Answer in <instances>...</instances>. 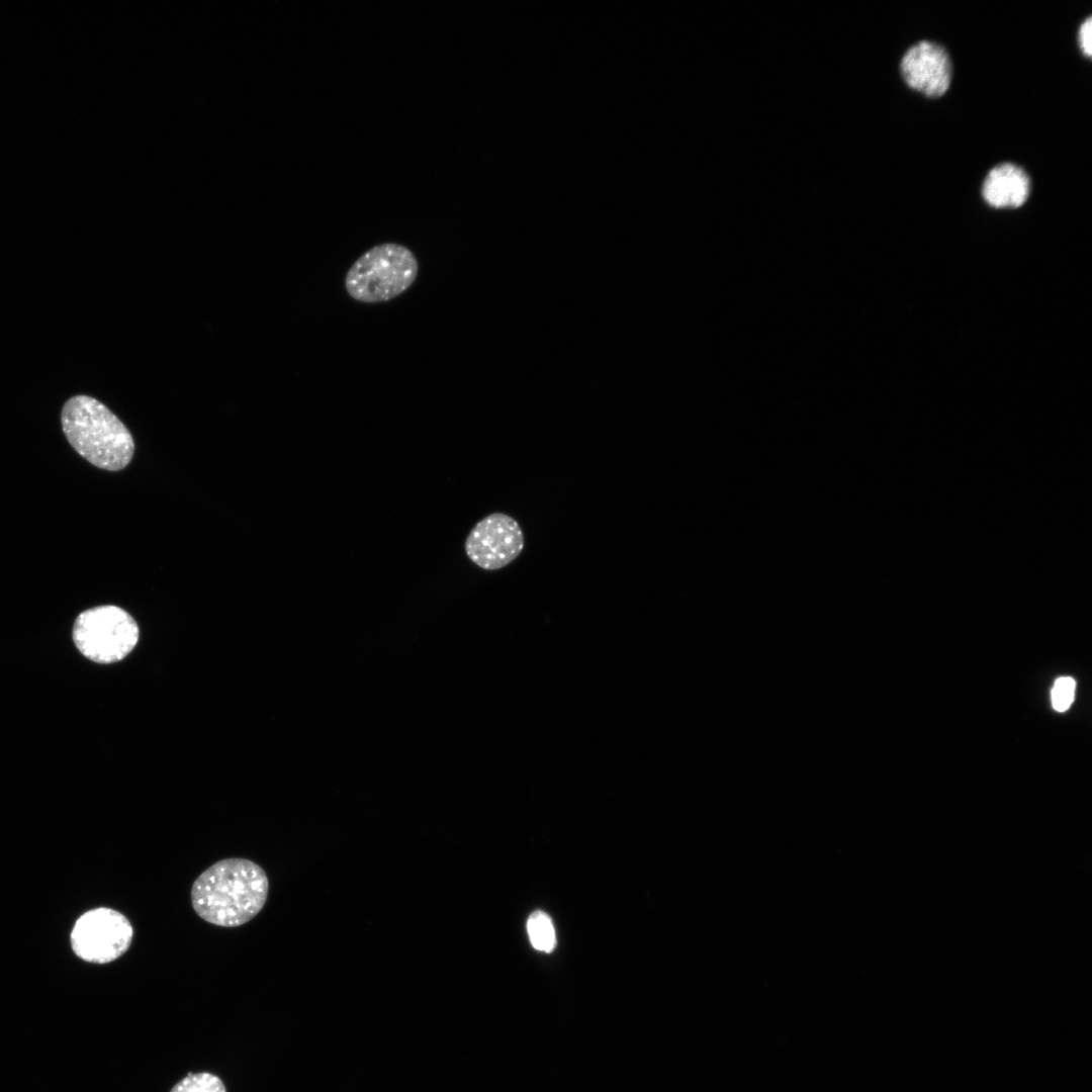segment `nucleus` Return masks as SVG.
<instances>
[{
    "label": "nucleus",
    "instance_id": "1",
    "mask_svg": "<svg viewBox=\"0 0 1092 1092\" xmlns=\"http://www.w3.org/2000/svg\"><path fill=\"white\" fill-rule=\"evenodd\" d=\"M269 883L265 871L241 857L221 859L201 873L191 888V904L204 921L238 927L264 907Z\"/></svg>",
    "mask_w": 1092,
    "mask_h": 1092
},
{
    "label": "nucleus",
    "instance_id": "2",
    "mask_svg": "<svg viewBox=\"0 0 1092 1092\" xmlns=\"http://www.w3.org/2000/svg\"><path fill=\"white\" fill-rule=\"evenodd\" d=\"M61 423L71 446L94 466L117 471L130 462L134 442L129 431L97 399L88 395L69 398Z\"/></svg>",
    "mask_w": 1092,
    "mask_h": 1092
},
{
    "label": "nucleus",
    "instance_id": "3",
    "mask_svg": "<svg viewBox=\"0 0 1092 1092\" xmlns=\"http://www.w3.org/2000/svg\"><path fill=\"white\" fill-rule=\"evenodd\" d=\"M418 261L406 247L385 243L360 256L347 272L345 287L357 301L378 303L403 293L416 280Z\"/></svg>",
    "mask_w": 1092,
    "mask_h": 1092
},
{
    "label": "nucleus",
    "instance_id": "4",
    "mask_svg": "<svg viewBox=\"0 0 1092 1092\" xmlns=\"http://www.w3.org/2000/svg\"><path fill=\"white\" fill-rule=\"evenodd\" d=\"M73 640L78 650L98 663L123 659L139 640L134 619L116 606H99L82 612L75 620Z\"/></svg>",
    "mask_w": 1092,
    "mask_h": 1092
},
{
    "label": "nucleus",
    "instance_id": "5",
    "mask_svg": "<svg viewBox=\"0 0 1092 1092\" xmlns=\"http://www.w3.org/2000/svg\"><path fill=\"white\" fill-rule=\"evenodd\" d=\"M132 936L133 928L126 916L112 908L98 907L76 920L70 941L73 951L81 960L107 964L128 950Z\"/></svg>",
    "mask_w": 1092,
    "mask_h": 1092
},
{
    "label": "nucleus",
    "instance_id": "6",
    "mask_svg": "<svg viewBox=\"0 0 1092 1092\" xmlns=\"http://www.w3.org/2000/svg\"><path fill=\"white\" fill-rule=\"evenodd\" d=\"M525 546L519 523L505 513H492L477 522L464 543L467 557L479 568L498 570L512 563Z\"/></svg>",
    "mask_w": 1092,
    "mask_h": 1092
},
{
    "label": "nucleus",
    "instance_id": "7",
    "mask_svg": "<svg viewBox=\"0 0 1092 1092\" xmlns=\"http://www.w3.org/2000/svg\"><path fill=\"white\" fill-rule=\"evenodd\" d=\"M899 73L910 90L936 99L949 90L953 66L948 51L942 44L922 39L904 52L899 62Z\"/></svg>",
    "mask_w": 1092,
    "mask_h": 1092
},
{
    "label": "nucleus",
    "instance_id": "8",
    "mask_svg": "<svg viewBox=\"0 0 1092 1092\" xmlns=\"http://www.w3.org/2000/svg\"><path fill=\"white\" fill-rule=\"evenodd\" d=\"M1031 187V177L1022 166L1001 162L985 175L981 183V196L992 208L1015 209L1028 200Z\"/></svg>",
    "mask_w": 1092,
    "mask_h": 1092
},
{
    "label": "nucleus",
    "instance_id": "9",
    "mask_svg": "<svg viewBox=\"0 0 1092 1092\" xmlns=\"http://www.w3.org/2000/svg\"><path fill=\"white\" fill-rule=\"evenodd\" d=\"M527 930L534 948L544 952H551L554 949L555 929L551 918L545 912H533L528 918Z\"/></svg>",
    "mask_w": 1092,
    "mask_h": 1092
},
{
    "label": "nucleus",
    "instance_id": "10",
    "mask_svg": "<svg viewBox=\"0 0 1092 1092\" xmlns=\"http://www.w3.org/2000/svg\"><path fill=\"white\" fill-rule=\"evenodd\" d=\"M170 1092H226L224 1084L210 1073H188Z\"/></svg>",
    "mask_w": 1092,
    "mask_h": 1092
},
{
    "label": "nucleus",
    "instance_id": "11",
    "mask_svg": "<svg viewBox=\"0 0 1092 1092\" xmlns=\"http://www.w3.org/2000/svg\"><path fill=\"white\" fill-rule=\"evenodd\" d=\"M1075 680L1070 676H1062L1056 679L1051 692L1052 704L1056 711H1066L1074 700Z\"/></svg>",
    "mask_w": 1092,
    "mask_h": 1092
},
{
    "label": "nucleus",
    "instance_id": "12",
    "mask_svg": "<svg viewBox=\"0 0 1092 1092\" xmlns=\"http://www.w3.org/2000/svg\"><path fill=\"white\" fill-rule=\"evenodd\" d=\"M1077 44L1080 53L1086 59L1092 57V16L1088 15L1080 23L1077 29Z\"/></svg>",
    "mask_w": 1092,
    "mask_h": 1092
}]
</instances>
